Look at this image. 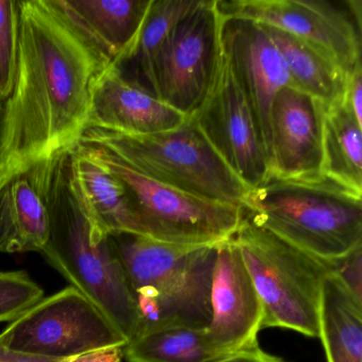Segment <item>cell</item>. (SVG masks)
Listing matches in <instances>:
<instances>
[{
	"mask_svg": "<svg viewBox=\"0 0 362 362\" xmlns=\"http://www.w3.org/2000/svg\"><path fill=\"white\" fill-rule=\"evenodd\" d=\"M128 362H209L220 357L206 328L171 327L136 337L124 346Z\"/></svg>",
	"mask_w": 362,
	"mask_h": 362,
	"instance_id": "cell-24",
	"label": "cell"
},
{
	"mask_svg": "<svg viewBox=\"0 0 362 362\" xmlns=\"http://www.w3.org/2000/svg\"><path fill=\"white\" fill-rule=\"evenodd\" d=\"M221 24L217 0H200L173 29L156 58L154 95L187 117L204 101L215 80Z\"/></svg>",
	"mask_w": 362,
	"mask_h": 362,
	"instance_id": "cell-9",
	"label": "cell"
},
{
	"mask_svg": "<svg viewBox=\"0 0 362 362\" xmlns=\"http://www.w3.org/2000/svg\"><path fill=\"white\" fill-rule=\"evenodd\" d=\"M209 362H287L276 356L270 355L260 349L259 345L245 347L232 353L220 356Z\"/></svg>",
	"mask_w": 362,
	"mask_h": 362,
	"instance_id": "cell-29",
	"label": "cell"
},
{
	"mask_svg": "<svg viewBox=\"0 0 362 362\" xmlns=\"http://www.w3.org/2000/svg\"><path fill=\"white\" fill-rule=\"evenodd\" d=\"M110 236L133 294L156 289L183 270L203 247L171 245L132 233Z\"/></svg>",
	"mask_w": 362,
	"mask_h": 362,
	"instance_id": "cell-21",
	"label": "cell"
},
{
	"mask_svg": "<svg viewBox=\"0 0 362 362\" xmlns=\"http://www.w3.org/2000/svg\"><path fill=\"white\" fill-rule=\"evenodd\" d=\"M323 177L362 197V124L343 101L324 109Z\"/></svg>",
	"mask_w": 362,
	"mask_h": 362,
	"instance_id": "cell-22",
	"label": "cell"
},
{
	"mask_svg": "<svg viewBox=\"0 0 362 362\" xmlns=\"http://www.w3.org/2000/svg\"><path fill=\"white\" fill-rule=\"evenodd\" d=\"M320 101L287 86L273 100L268 175L315 181L323 177V115Z\"/></svg>",
	"mask_w": 362,
	"mask_h": 362,
	"instance_id": "cell-11",
	"label": "cell"
},
{
	"mask_svg": "<svg viewBox=\"0 0 362 362\" xmlns=\"http://www.w3.org/2000/svg\"><path fill=\"white\" fill-rule=\"evenodd\" d=\"M124 347L115 346L90 351L83 355L69 358L62 362H122Z\"/></svg>",
	"mask_w": 362,
	"mask_h": 362,
	"instance_id": "cell-30",
	"label": "cell"
},
{
	"mask_svg": "<svg viewBox=\"0 0 362 362\" xmlns=\"http://www.w3.org/2000/svg\"><path fill=\"white\" fill-rule=\"evenodd\" d=\"M187 119L181 112L127 79L115 65L105 67L93 86L88 127L146 136L175 130Z\"/></svg>",
	"mask_w": 362,
	"mask_h": 362,
	"instance_id": "cell-15",
	"label": "cell"
},
{
	"mask_svg": "<svg viewBox=\"0 0 362 362\" xmlns=\"http://www.w3.org/2000/svg\"><path fill=\"white\" fill-rule=\"evenodd\" d=\"M0 340L13 351L54 359L127 344L107 315L73 286L42 298L12 321Z\"/></svg>",
	"mask_w": 362,
	"mask_h": 362,
	"instance_id": "cell-7",
	"label": "cell"
},
{
	"mask_svg": "<svg viewBox=\"0 0 362 362\" xmlns=\"http://www.w3.org/2000/svg\"><path fill=\"white\" fill-rule=\"evenodd\" d=\"M243 213L233 240L262 302V328H285L315 338L327 262L290 245Z\"/></svg>",
	"mask_w": 362,
	"mask_h": 362,
	"instance_id": "cell-5",
	"label": "cell"
},
{
	"mask_svg": "<svg viewBox=\"0 0 362 362\" xmlns=\"http://www.w3.org/2000/svg\"><path fill=\"white\" fill-rule=\"evenodd\" d=\"M262 320V302L232 237L218 245L207 340L220 356L253 346Z\"/></svg>",
	"mask_w": 362,
	"mask_h": 362,
	"instance_id": "cell-12",
	"label": "cell"
},
{
	"mask_svg": "<svg viewBox=\"0 0 362 362\" xmlns=\"http://www.w3.org/2000/svg\"><path fill=\"white\" fill-rule=\"evenodd\" d=\"M222 52L249 99L269 160L270 114L279 90L291 86L283 57L258 23L222 16Z\"/></svg>",
	"mask_w": 362,
	"mask_h": 362,
	"instance_id": "cell-13",
	"label": "cell"
},
{
	"mask_svg": "<svg viewBox=\"0 0 362 362\" xmlns=\"http://www.w3.org/2000/svg\"><path fill=\"white\" fill-rule=\"evenodd\" d=\"M80 143L105 148L141 175L205 200L243 209L250 190L190 117L175 130L146 136L88 127Z\"/></svg>",
	"mask_w": 362,
	"mask_h": 362,
	"instance_id": "cell-4",
	"label": "cell"
},
{
	"mask_svg": "<svg viewBox=\"0 0 362 362\" xmlns=\"http://www.w3.org/2000/svg\"><path fill=\"white\" fill-rule=\"evenodd\" d=\"M64 360L40 357V356L29 355V354L13 351L0 340V362H62Z\"/></svg>",
	"mask_w": 362,
	"mask_h": 362,
	"instance_id": "cell-31",
	"label": "cell"
},
{
	"mask_svg": "<svg viewBox=\"0 0 362 362\" xmlns=\"http://www.w3.org/2000/svg\"><path fill=\"white\" fill-rule=\"evenodd\" d=\"M259 25L283 57L292 88L306 93L324 107L344 100L346 75L329 57L285 31Z\"/></svg>",
	"mask_w": 362,
	"mask_h": 362,
	"instance_id": "cell-19",
	"label": "cell"
},
{
	"mask_svg": "<svg viewBox=\"0 0 362 362\" xmlns=\"http://www.w3.org/2000/svg\"><path fill=\"white\" fill-rule=\"evenodd\" d=\"M190 118L249 189L267 179L268 156L257 119L222 48L213 86Z\"/></svg>",
	"mask_w": 362,
	"mask_h": 362,
	"instance_id": "cell-10",
	"label": "cell"
},
{
	"mask_svg": "<svg viewBox=\"0 0 362 362\" xmlns=\"http://www.w3.org/2000/svg\"><path fill=\"white\" fill-rule=\"evenodd\" d=\"M362 66L358 67L346 79L344 100L347 107L355 116L357 122L362 124Z\"/></svg>",
	"mask_w": 362,
	"mask_h": 362,
	"instance_id": "cell-28",
	"label": "cell"
},
{
	"mask_svg": "<svg viewBox=\"0 0 362 362\" xmlns=\"http://www.w3.org/2000/svg\"><path fill=\"white\" fill-rule=\"evenodd\" d=\"M317 337L327 362H362V300L332 273L322 286Z\"/></svg>",
	"mask_w": 362,
	"mask_h": 362,
	"instance_id": "cell-20",
	"label": "cell"
},
{
	"mask_svg": "<svg viewBox=\"0 0 362 362\" xmlns=\"http://www.w3.org/2000/svg\"><path fill=\"white\" fill-rule=\"evenodd\" d=\"M71 181L93 234L143 235L132 200L124 184L77 147L71 151Z\"/></svg>",
	"mask_w": 362,
	"mask_h": 362,
	"instance_id": "cell-17",
	"label": "cell"
},
{
	"mask_svg": "<svg viewBox=\"0 0 362 362\" xmlns=\"http://www.w3.org/2000/svg\"><path fill=\"white\" fill-rule=\"evenodd\" d=\"M196 0H152L149 11L127 60L118 69L132 66L133 83L154 95L153 69L160 48L177 23L198 6Z\"/></svg>",
	"mask_w": 362,
	"mask_h": 362,
	"instance_id": "cell-23",
	"label": "cell"
},
{
	"mask_svg": "<svg viewBox=\"0 0 362 362\" xmlns=\"http://www.w3.org/2000/svg\"><path fill=\"white\" fill-rule=\"evenodd\" d=\"M3 107H4V105H3Z\"/></svg>",
	"mask_w": 362,
	"mask_h": 362,
	"instance_id": "cell-33",
	"label": "cell"
},
{
	"mask_svg": "<svg viewBox=\"0 0 362 362\" xmlns=\"http://www.w3.org/2000/svg\"><path fill=\"white\" fill-rule=\"evenodd\" d=\"M78 149L113 173L130 194L144 236L185 247H211L230 240L243 221L241 207L205 200L154 181L99 146Z\"/></svg>",
	"mask_w": 362,
	"mask_h": 362,
	"instance_id": "cell-6",
	"label": "cell"
},
{
	"mask_svg": "<svg viewBox=\"0 0 362 362\" xmlns=\"http://www.w3.org/2000/svg\"><path fill=\"white\" fill-rule=\"evenodd\" d=\"M20 7L16 80L0 122V189L77 147L90 122L93 86L110 66L52 0Z\"/></svg>",
	"mask_w": 362,
	"mask_h": 362,
	"instance_id": "cell-1",
	"label": "cell"
},
{
	"mask_svg": "<svg viewBox=\"0 0 362 362\" xmlns=\"http://www.w3.org/2000/svg\"><path fill=\"white\" fill-rule=\"evenodd\" d=\"M218 245L200 247L183 270L156 289L135 294L139 324L134 338L164 328H207Z\"/></svg>",
	"mask_w": 362,
	"mask_h": 362,
	"instance_id": "cell-14",
	"label": "cell"
},
{
	"mask_svg": "<svg viewBox=\"0 0 362 362\" xmlns=\"http://www.w3.org/2000/svg\"><path fill=\"white\" fill-rule=\"evenodd\" d=\"M49 237V215L28 173L0 189V252H40Z\"/></svg>",
	"mask_w": 362,
	"mask_h": 362,
	"instance_id": "cell-18",
	"label": "cell"
},
{
	"mask_svg": "<svg viewBox=\"0 0 362 362\" xmlns=\"http://www.w3.org/2000/svg\"><path fill=\"white\" fill-rule=\"evenodd\" d=\"M262 228L319 259H337L362 245V197L327 177H270L252 188L243 206Z\"/></svg>",
	"mask_w": 362,
	"mask_h": 362,
	"instance_id": "cell-3",
	"label": "cell"
},
{
	"mask_svg": "<svg viewBox=\"0 0 362 362\" xmlns=\"http://www.w3.org/2000/svg\"><path fill=\"white\" fill-rule=\"evenodd\" d=\"M3 105H0V122H1V115H3Z\"/></svg>",
	"mask_w": 362,
	"mask_h": 362,
	"instance_id": "cell-32",
	"label": "cell"
},
{
	"mask_svg": "<svg viewBox=\"0 0 362 362\" xmlns=\"http://www.w3.org/2000/svg\"><path fill=\"white\" fill-rule=\"evenodd\" d=\"M152 0H52L79 35L119 67L132 52Z\"/></svg>",
	"mask_w": 362,
	"mask_h": 362,
	"instance_id": "cell-16",
	"label": "cell"
},
{
	"mask_svg": "<svg viewBox=\"0 0 362 362\" xmlns=\"http://www.w3.org/2000/svg\"><path fill=\"white\" fill-rule=\"evenodd\" d=\"M20 0H0V105L13 88L20 42Z\"/></svg>",
	"mask_w": 362,
	"mask_h": 362,
	"instance_id": "cell-25",
	"label": "cell"
},
{
	"mask_svg": "<svg viewBox=\"0 0 362 362\" xmlns=\"http://www.w3.org/2000/svg\"><path fill=\"white\" fill-rule=\"evenodd\" d=\"M224 18L285 31L329 57L349 77L361 65V1L217 0Z\"/></svg>",
	"mask_w": 362,
	"mask_h": 362,
	"instance_id": "cell-8",
	"label": "cell"
},
{
	"mask_svg": "<svg viewBox=\"0 0 362 362\" xmlns=\"http://www.w3.org/2000/svg\"><path fill=\"white\" fill-rule=\"evenodd\" d=\"M43 296V289L24 271H0V323L18 319Z\"/></svg>",
	"mask_w": 362,
	"mask_h": 362,
	"instance_id": "cell-26",
	"label": "cell"
},
{
	"mask_svg": "<svg viewBox=\"0 0 362 362\" xmlns=\"http://www.w3.org/2000/svg\"><path fill=\"white\" fill-rule=\"evenodd\" d=\"M45 201L49 237L41 253L126 338L136 334V302L111 236H97L74 192L71 151L27 171Z\"/></svg>",
	"mask_w": 362,
	"mask_h": 362,
	"instance_id": "cell-2",
	"label": "cell"
},
{
	"mask_svg": "<svg viewBox=\"0 0 362 362\" xmlns=\"http://www.w3.org/2000/svg\"><path fill=\"white\" fill-rule=\"evenodd\" d=\"M329 273L337 277L347 290L362 300V245L346 255L327 262Z\"/></svg>",
	"mask_w": 362,
	"mask_h": 362,
	"instance_id": "cell-27",
	"label": "cell"
}]
</instances>
